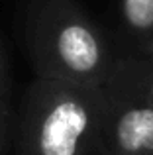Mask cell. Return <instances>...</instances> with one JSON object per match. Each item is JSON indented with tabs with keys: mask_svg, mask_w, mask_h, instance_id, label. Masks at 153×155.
Returning <instances> with one entry per match:
<instances>
[{
	"mask_svg": "<svg viewBox=\"0 0 153 155\" xmlns=\"http://www.w3.org/2000/svg\"><path fill=\"white\" fill-rule=\"evenodd\" d=\"M12 128V79L8 55L0 35V155H8Z\"/></svg>",
	"mask_w": 153,
	"mask_h": 155,
	"instance_id": "5b68a950",
	"label": "cell"
},
{
	"mask_svg": "<svg viewBox=\"0 0 153 155\" xmlns=\"http://www.w3.org/2000/svg\"><path fill=\"white\" fill-rule=\"evenodd\" d=\"M26 41L37 77L83 87H102L120 59L76 0H30Z\"/></svg>",
	"mask_w": 153,
	"mask_h": 155,
	"instance_id": "6da1fadb",
	"label": "cell"
},
{
	"mask_svg": "<svg viewBox=\"0 0 153 155\" xmlns=\"http://www.w3.org/2000/svg\"><path fill=\"white\" fill-rule=\"evenodd\" d=\"M102 155H153V59L120 55L102 84Z\"/></svg>",
	"mask_w": 153,
	"mask_h": 155,
	"instance_id": "3957f363",
	"label": "cell"
},
{
	"mask_svg": "<svg viewBox=\"0 0 153 155\" xmlns=\"http://www.w3.org/2000/svg\"><path fill=\"white\" fill-rule=\"evenodd\" d=\"M122 30L132 43V51L153 55V0H118Z\"/></svg>",
	"mask_w": 153,
	"mask_h": 155,
	"instance_id": "277c9868",
	"label": "cell"
},
{
	"mask_svg": "<svg viewBox=\"0 0 153 155\" xmlns=\"http://www.w3.org/2000/svg\"><path fill=\"white\" fill-rule=\"evenodd\" d=\"M151 59H153V55H151Z\"/></svg>",
	"mask_w": 153,
	"mask_h": 155,
	"instance_id": "8992f818",
	"label": "cell"
},
{
	"mask_svg": "<svg viewBox=\"0 0 153 155\" xmlns=\"http://www.w3.org/2000/svg\"><path fill=\"white\" fill-rule=\"evenodd\" d=\"M102 87L35 77L20 104L16 155H102Z\"/></svg>",
	"mask_w": 153,
	"mask_h": 155,
	"instance_id": "7a4b0ae2",
	"label": "cell"
}]
</instances>
